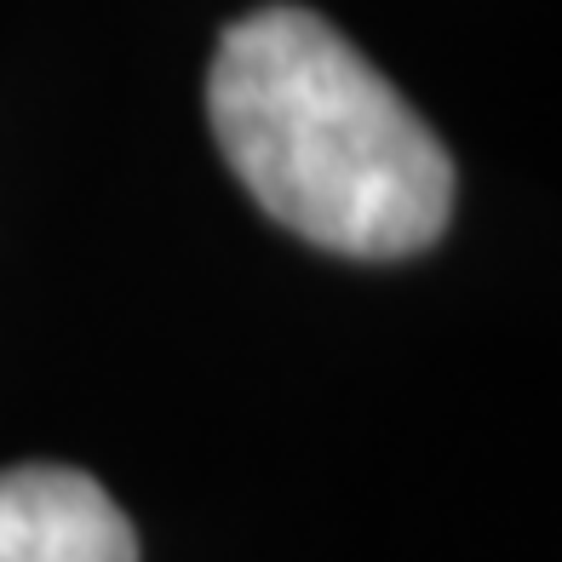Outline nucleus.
Listing matches in <instances>:
<instances>
[{"label":"nucleus","instance_id":"nucleus-1","mask_svg":"<svg viewBox=\"0 0 562 562\" xmlns=\"http://www.w3.org/2000/svg\"><path fill=\"white\" fill-rule=\"evenodd\" d=\"M207 121L259 207L345 259H407L448 229L453 161L327 18L265 7L224 30Z\"/></svg>","mask_w":562,"mask_h":562},{"label":"nucleus","instance_id":"nucleus-2","mask_svg":"<svg viewBox=\"0 0 562 562\" xmlns=\"http://www.w3.org/2000/svg\"><path fill=\"white\" fill-rule=\"evenodd\" d=\"M0 562H138L126 510L69 465L0 471Z\"/></svg>","mask_w":562,"mask_h":562}]
</instances>
